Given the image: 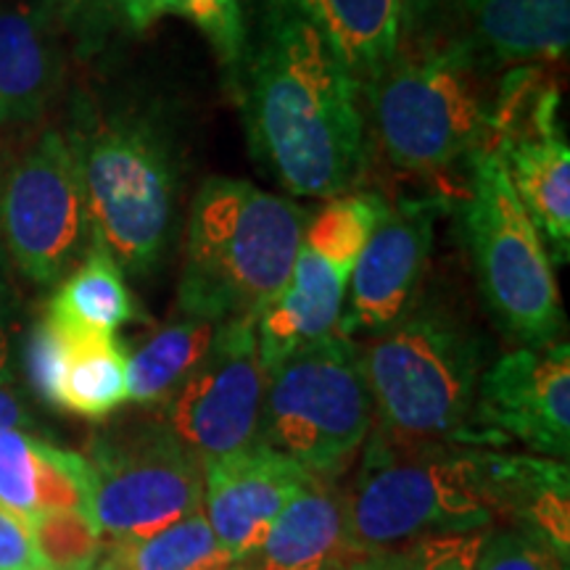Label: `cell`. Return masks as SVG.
<instances>
[{
	"label": "cell",
	"mask_w": 570,
	"mask_h": 570,
	"mask_svg": "<svg viewBox=\"0 0 570 570\" xmlns=\"http://www.w3.org/2000/svg\"><path fill=\"white\" fill-rule=\"evenodd\" d=\"M252 148L288 194L333 198L367 164L362 90L331 42L283 0H269L246 69Z\"/></svg>",
	"instance_id": "obj_1"
},
{
	"label": "cell",
	"mask_w": 570,
	"mask_h": 570,
	"mask_svg": "<svg viewBox=\"0 0 570 570\" xmlns=\"http://www.w3.org/2000/svg\"><path fill=\"white\" fill-rule=\"evenodd\" d=\"M497 67L470 32L431 27L399 40L394 61L365 90L386 159L404 173H441L487 151Z\"/></svg>",
	"instance_id": "obj_2"
},
{
	"label": "cell",
	"mask_w": 570,
	"mask_h": 570,
	"mask_svg": "<svg viewBox=\"0 0 570 570\" xmlns=\"http://www.w3.org/2000/svg\"><path fill=\"white\" fill-rule=\"evenodd\" d=\"M375 433L402 446H473L483 341L465 317L415 298L396 323L360 346Z\"/></svg>",
	"instance_id": "obj_3"
},
{
	"label": "cell",
	"mask_w": 570,
	"mask_h": 570,
	"mask_svg": "<svg viewBox=\"0 0 570 570\" xmlns=\"http://www.w3.org/2000/svg\"><path fill=\"white\" fill-rule=\"evenodd\" d=\"M309 212L235 177L196 190L177 312L214 323L256 315L288 283Z\"/></svg>",
	"instance_id": "obj_4"
},
{
	"label": "cell",
	"mask_w": 570,
	"mask_h": 570,
	"mask_svg": "<svg viewBox=\"0 0 570 570\" xmlns=\"http://www.w3.org/2000/svg\"><path fill=\"white\" fill-rule=\"evenodd\" d=\"M489 452L481 446H402L370 431L365 458L344 491L348 539L367 554L494 525Z\"/></svg>",
	"instance_id": "obj_5"
},
{
	"label": "cell",
	"mask_w": 570,
	"mask_h": 570,
	"mask_svg": "<svg viewBox=\"0 0 570 570\" xmlns=\"http://www.w3.org/2000/svg\"><path fill=\"white\" fill-rule=\"evenodd\" d=\"M92 240L122 273L146 275L173 244L180 190L173 142L151 119L122 117L75 146Z\"/></svg>",
	"instance_id": "obj_6"
},
{
	"label": "cell",
	"mask_w": 570,
	"mask_h": 570,
	"mask_svg": "<svg viewBox=\"0 0 570 570\" xmlns=\"http://www.w3.org/2000/svg\"><path fill=\"white\" fill-rule=\"evenodd\" d=\"M373 425L360 344L338 331L267 373L256 441L294 460L312 479L333 481L344 473Z\"/></svg>",
	"instance_id": "obj_7"
},
{
	"label": "cell",
	"mask_w": 570,
	"mask_h": 570,
	"mask_svg": "<svg viewBox=\"0 0 570 570\" xmlns=\"http://www.w3.org/2000/svg\"><path fill=\"white\" fill-rule=\"evenodd\" d=\"M468 175L462 235L491 317L525 348L558 344L566 320L552 259L537 225L494 154H475Z\"/></svg>",
	"instance_id": "obj_8"
},
{
	"label": "cell",
	"mask_w": 570,
	"mask_h": 570,
	"mask_svg": "<svg viewBox=\"0 0 570 570\" xmlns=\"http://www.w3.org/2000/svg\"><path fill=\"white\" fill-rule=\"evenodd\" d=\"M88 520L114 541L148 539L204 510V462L164 423L92 441Z\"/></svg>",
	"instance_id": "obj_9"
},
{
	"label": "cell",
	"mask_w": 570,
	"mask_h": 570,
	"mask_svg": "<svg viewBox=\"0 0 570 570\" xmlns=\"http://www.w3.org/2000/svg\"><path fill=\"white\" fill-rule=\"evenodd\" d=\"M539 63L499 77L489 148L558 265L570 259V148L560 125V90Z\"/></svg>",
	"instance_id": "obj_10"
},
{
	"label": "cell",
	"mask_w": 570,
	"mask_h": 570,
	"mask_svg": "<svg viewBox=\"0 0 570 570\" xmlns=\"http://www.w3.org/2000/svg\"><path fill=\"white\" fill-rule=\"evenodd\" d=\"M85 196L77 151L48 130L11 169L0 196V230L17 267L38 285H51L82 244Z\"/></svg>",
	"instance_id": "obj_11"
},
{
	"label": "cell",
	"mask_w": 570,
	"mask_h": 570,
	"mask_svg": "<svg viewBox=\"0 0 570 570\" xmlns=\"http://www.w3.org/2000/svg\"><path fill=\"white\" fill-rule=\"evenodd\" d=\"M265 383L254 315L227 320L202 365L164 404V425L204 465L240 452L259 439Z\"/></svg>",
	"instance_id": "obj_12"
},
{
	"label": "cell",
	"mask_w": 570,
	"mask_h": 570,
	"mask_svg": "<svg viewBox=\"0 0 570 570\" xmlns=\"http://www.w3.org/2000/svg\"><path fill=\"white\" fill-rule=\"evenodd\" d=\"M520 441L566 460L570 452V348L566 341L504 354L481 373L473 407V446Z\"/></svg>",
	"instance_id": "obj_13"
},
{
	"label": "cell",
	"mask_w": 570,
	"mask_h": 570,
	"mask_svg": "<svg viewBox=\"0 0 570 570\" xmlns=\"http://www.w3.org/2000/svg\"><path fill=\"white\" fill-rule=\"evenodd\" d=\"M444 212L446 202L436 196L389 204L386 217L377 223L348 275L341 336H373L415 304Z\"/></svg>",
	"instance_id": "obj_14"
},
{
	"label": "cell",
	"mask_w": 570,
	"mask_h": 570,
	"mask_svg": "<svg viewBox=\"0 0 570 570\" xmlns=\"http://www.w3.org/2000/svg\"><path fill=\"white\" fill-rule=\"evenodd\" d=\"M312 475L265 444L240 449L204 465V515L235 560L246 562L265 544L285 504Z\"/></svg>",
	"instance_id": "obj_15"
},
{
	"label": "cell",
	"mask_w": 570,
	"mask_h": 570,
	"mask_svg": "<svg viewBox=\"0 0 570 570\" xmlns=\"http://www.w3.org/2000/svg\"><path fill=\"white\" fill-rule=\"evenodd\" d=\"M348 275L302 246L288 283L254 315L256 346L265 373L298 348L338 331Z\"/></svg>",
	"instance_id": "obj_16"
},
{
	"label": "cell",
	"mask_w": 570,
	"mask_h": 570,
	"mask_svg": "<svg viewBox=\"0 0 570 570\" xmlns=\"http://www.w3.org/2000/svg\"><path fill=\"white\" fill-rule=\"evenodd\" d=\"M360 560L348 539L344 491L312 479L285 504L246 570H346Z\"/></svg>",
	"instance_id": "obj_17"
},
{
	"label": "cell",
	"mask_w": 570,
	"mask_h": 570,
	"mask_svg": "<svg viewBox=\"0 0 570 570\" xmlns=\"http://www.w3.org/2000/svg\"><path fill=\"white\" fill-rule=\"evenodd\" d=\"M0 504L35 525L59 512L88 518V462L19 428L0 431Z\"/></svg>",
	"instance_id": "obj_18"
},
{
	"label": "cell",
	"mask_w": 570,
	"mask_h": 570,
	"mask_svg": "<svg viewBox=\"0 0 570 570\" xmlns=\"http://www.w3.org/2000/svg\"><path fill=\"white\" fill-rule=\"evenodd\" d=\"M470 35L497 63H558L568 56L570 0H460Z\"/></svg>",
	"instance_id": "obj_19"
},
{
	"label": "cell",
	"mask_w": 570,
	"mask_h": 570,
	"mask_svg": "<svg viewBox=\"0 0 570 570\" xmlns=\"http://www.w3.org/2000/svg\"><path fill=\"white\" fill-rule=\"evenodd\" d=\"M331 42L365 92L394 61L402 40V0H283Z\"/></svg>",
	"instance_id": "obj_20"
},
{
	"label": "cell",
	"mask_w": 570,
	"mask_h": 570,
	"mask_svg": "<svg viewBox=\"0 0 570 570\" xmlns=\"http://www.w3.org/2000/svg\"><path fill=\"white\" fill-rule=\"evenodd\" d=\"M59 51L40 11H0V127L38 119L59 85Z\"/></svg>",
	"instance_id": "obj_21"
},
{
	"label": "cell",
	"mask_w": 570,
	"mask_h": 570,
	"mask_svg": "<svg viewBox=\"0 0 570 570\" xmlns=\"http://www.w3.org/2000/svg\"><path fill=\"white\" fill-rule=\"evenodd\" d=\"M219 325L223 323L175 312L167 325L127 356V399L142 407L167 404L202 365Z\"/></svg>",
	"instance_id": "obj_22"
},
{
	"label": "cell",
	"mask_w": 570,
	"mask_h": 570,
	"mask_svg": "<svg viewBox=\"0 0 570 570\" xmlns=\"http://www.w3.org/2000/svg\"><path fill=\"white\" fill-rule=\"evenodd\" d=\"M46 317L67 331L117 336V331L140 317L138 304L125 283V273L111 254L92 240L82 265L59 285Z\"/></svg>",
	"instance_id": "obj_23"
},
{
	"label": "cell",
	"mask_w": 570,
	"mask_h": 570,
	"mask_svg": "<svg viewBox=\"0 0 570 570\" xmlns=\"http://www.w3.org/2000/svg\"><path fill=\"white\" fill-rule=\"evenodd\" d=\"M69 333L56 407L101 420L127 402V354L117 336Z\"/></svg>",
	"instance_id": "obj_24"
},
{
	"label": "cell",
	"mask_w": 570,
	"mask_h": 570,
	"mask_svg": "<svg viewBox=\"0 0 570 570\" xmlns=\"http://www.w3.org/2000/svg\"><path fill=\"white\" fill-rule=\"evenodd\" d=\"M111 558L122 570H246L214 537L204 510L148 539L114 541Z\"/></svg>",
	"instance_id": "obj_25"
},
{
	"label": "cell",
	"mask_w": 570,
	"mask_h": 570,
	"mask_svg": "<svg viewBox=\"0 0 570 570\" xmlns=\"http://www.w3.org/2000/svg\"><path fill=\"white\" fill-rule=\"evenodd\" d=\"M386 212L389 202L373 190L333 196L317 214H309L302 246L323 256L338 273L352 275L362 248Z\"/></svg>",
	"instance_id": "obj_26"
},
{
	"label": "cell",
	"mask_w": 570,
	"mask_h": 570,
	"mask_svg": "<svg viewBox=\"0 0 570 570\" xmlns=\"http://www.w3.org/2000/svg\"><path fill=\"white\" fill-rule=\"evenodd\" d=\"M487 533H436L367 554L346 570H475Z\"/></svg>",
	"instance_id": "obj_27"
},
{
	"label": "cell",
	"mask_w": 570,
	"mask_h": 570,
	"mask_svg": "<svg viewBox=\"0 0 570 570\" xmlns=\"http://www.w3.org/2000/svg\"><path fill=\"white\" fill-rule=\"evenodd\" d=\"M164 13L188 19L206 35L219 61L238 71L246 56V24L240 0H164Z\"/></svg>",
	"instance_id": "obj_28"
},
{
	"label": "cell",
	"mask_w": 570,
	"mask_h": 570,
	"mask_svg": "<svg viewBox=\"0 0 570 570\" xmlns=\"http://www.w3.org/2000/svg\"><path fill=\"white\" fill-rule=\"evenodd\" d=\"M42 558L59 570H90L101 552V533L82 512H59L32 525Z\"/></svg>",
	"instance_id": "obj_29"
},
{
	"label": "cell",
	"mask_w": 570,
	"mask_h": 570,
	"mask_svg": "<svg viewBox=\"0 0 570 570\" xmlns=\"http://www.w3.org/2000/svg\"><path fill=\"white\" fill-rule=\"evenodd\" d=\"M475 570H568V558L539 533L502 529L483 539Z\"/></svg>",
	"instance_id": "obj_30"
},
{
	"label": "cell",
	"mask_w": 570,
	"mask_h": 570,
	"mask_svg": "<svg viewBox=\"0 0 570 570\" xmlns=\"http://www.w3.org/2000/svg\"><path fill=\"white\" fill-rule=\"evenodd\" d=\"M69 333L67 327L53 323L51 317H42L35 325L30 344H27V370L30 381L40 399H46L51 407H56V394H59V381L63 360H67Z\"/></svg>",
	"instance_id": "obj_31"
},
{
	"label": "cell",
	"mask_w": 570,
	"mask_h": 570,
	"mask_svg": "<svg viewBox=\"0 0 570 570\" xmlns=\"http://www.w3.org/2000/svg\"><path fill=\"white\" fill-rule=\"evenodd\" d=\"M48 566L30 520L0 504V570H30Z\"/></svg>",
	"instance_id": "obj_32"
},
{
	"label": "cell",
	"mask_w": 570,
	"mask_h": 570,
	"mask_svg": "<svg viewBox=\"0 0 570 570\" xmlns=\"http://www.w3.org/2000/svg\"><path fill=\"white\" fill-rule=\"evenodd\" d=\"M444 0H402V38H412L436 27V13Z\"/></svg>",
	"instance_id": "obj_33"
},
{
	"label": "cell",
	"mask_w": 570,
	"mask_h": 570,
	"mask_svg": "<svg viewBox=\"0 0 570 570\" xmlns=\"http://www.w3.org/2000/svg\"><path fill=\"white\" fill-rule=\"evenodd\" d=\"M109 3L138 32L148 30L156 19L164 17V0H109Z\"/></svg>",
	"instance_id": "obj_34"
},
{
	"label": "cell",
	"mask_w": 570,
	"mask_h": 570,
	"mask_svg": "<svg viewBox=\"0 0 570 570\" xmlns=\"http://www.w3.org/2000/svg\"><path fill=\"white\" fill-rule=\"evenodd\" d=\"M11 381V338H9V281L0 254V386Z\"/></svg>",
	"instance_id": "obj_35"
},
{
	"label": "cell",
	"mask_w": 570,
	"mask_h": 570,
	"mask_svg": "<svg viewBox=\"0 0 570 570\" xmlns=\"http://www.w3.org/2000/svg\"><path fill=\"white\" fill-rule=\"evenodd\" d=\"M92 0H40V13L48 21H61V24L75 27L88 17Z\"/></svg>",
	"instance_id": "obj_36"
},
{
	"label": "cell",
	"mask_w": 570,
	"mask_h": 570,
	"mask_svg": "<svg viewBox=\"0 0 570 570\" xmlns=\"http://www.w3.org/2000/svg\"><path fill=\"white\" fill-rule=\"evenodd\" d=\"M27 423V412L21 407L19 396L13 391L0 386V431L3 428H21Z\"/></svg>",
	"instance_id": "obj_37"
},
{
	"label": "cell",
	"mask_w": 570,
	"mask_h": 570,
	"mask_svg": "<svg viewBox=\"0 0 570 570\" xmlns=\"http://www.w3.org/2000/svg\"><path fill=\"white\" fill-rule=\"evenodd\" d=\"M90 570H122V566H119V562L114 560V558H109V560L104 562V566H98V568H90Z\"/></svg>",
	"instance_id": "obj_38"
},
{
	"label": "cell",
	"mask_w": 570,
	"mask_h": 570,
	"mask_svg": "<svg viewBox=\"0 0 570 570\" xmlns=\"http://www.w3.org/2000/svg\"><path fill=\"white\" fill-rule=\"evenodd\" d=\"M30 570H59V568H51V566H42V568H30Z\"/></svg>",
	"instance_id": "obj_39"
}]
</instances>
